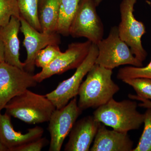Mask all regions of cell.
Wrapping results in <instances>:
<instances>
[{
    "label": "cell",
    "instance_id": "cell-5",
    "mask_svg": "<svg viewBox=\"0 0 151 151\" xmlns=\"http://www.w3.org/2000/svg\"><path fill=\"white\" fill-rule=\"evenodd\" d=\"M137 1V0H122L120 6L121 20L118 31L121 39L129 46L136 58L143 63L147 55L142 42L146 28L134 16V7Z\"/></svg>",
    "mask_w": 151,
    "mask_h": 151
},
{
    "label": "cell",
    "instance_id": "cell-9",
    "mask_svg": "<svg viewBox=\"0 0 151 151\" xmlns=\"http://www.w3.org/2000/svg\"><path fill=\"white\" fill-rule=\"evenodd\" d=\"M76 97L60 109H55L49 121L48 130L50 137L49 151L61 150L65 138L82 113Z\"/></svg>",
    "mask_w": 151,
    "mask_h": 151
},
{
    "label": "cell",
    "instance_id": "cell-13",
    "mask_svg": "<svg viewBox=\"0 0 151 151\" xmlns=\"http://www.w3.org/2000/svg\"><path fill=\"white\" fill-rule=\"evenodd\" d=\"M44 132L39 127L29 129L25 134L16 132L11 122V116L6 113H0V141L8 150L14 149L42 137Z\"/></svg>",
    "mask_w": 151,
    "mask_h": 151
},
{
    "label": "cell",
    "instance_id": "cell-23",
    "mask_svg": "<svg viewBox=\"0 0 151 151\" xmlns=\"http://www.w3.org/2000/svg\"><path fill=\"white\" fill-rule=\"evenodd\" d=\"M122 81L132 86L139 97L151 100V79L147 78H127Z\"/></svg>",
    "mask_w": 151,
    "mask_h": 151
},
{
    "label": "cell",
    "instance_id": "cell-15",
    "mask_svg": "<svg viewBox=\"0 0 151 151\" xmlns=\"http://www.w3.org/2000/svg\"><path fill=\"white\" fill-rule=\"evenodd\" d=\"M20 27V18L12 16L7 24L0 27V39L4 45L5 62L24 69V63L21 61L19 58L18 34Z\"/></svg>",
    "mask_w": 151,
    "mask_h": 151
},
{
    "label": "cell",
    "instance_id": "cell-11",
    "mask_svg": "<svg viewBox=\"0 0 151 151\" xmlns=\"http://www.w3.org/2000/svg\"><path fill=\"white\" fill-rule=\"evenodd\" d=\"M20 30L24 37L23 43L27 53V58L24 62V69L33 73L35 68L36 57L39 52L50 45H58L60 42V36L57 33L46 34L39 31L22 18H20Z\"/></svg>",
    "mask_w": 151,
    "mask_h": 151
},
{
    "label": "cell",
    "instance_id": "cell-24",
    "mask_svg": "<svg viewBox=\"0 0 151 151\" xmlns=\"http://www.w3.org/2000/svg\"><path fill=\"white\" fill-rule=\"evenodd\" d=\"M48 143L46 138L41 137L18 147L13 151H40Z\"/></svg>",
    "mask_w": 151,
    "mask_h": 151
},
{
    "label": "cell",
    "instance_id": "cell-12",
    "mask_svg": "<svg viewBox=\"0 0 151 151\" xmlns=\"http://www.w3.org/2000/svg\"><path fill=\"white\" fill-rule=\"evenodd\" d=\"M101 123L93 116L76 121L69 134L65 151H89Z\"/></svg>",
    "mask_w": 151,
    "mask_h": 151
},
{
    "label": "cell",
    "instance_id": "cell-1",
    "mask_svg": "<svg viewBox=\"0 0 151 151\" xmlns=\"http://www.w3.org/2000/svg\"><path fill=\"white\" fill-rule=\"evenodd\" d=\"M112 74L111 69L93 65L78 91V105L82 111L98 108L113 99L120 87L112 80Z\"/></svg>",
    "mask_w": 151,
    "mask_h": 151
},
{
    "label": "cell",
    "instance_id": "cell-18",
    "mask_svg": "<svg viewBox=\"0 0 151 151\" xmlns=\"http://www.w3.org/2000/svg\"><path fill=\"white\" fill-rule=\"evenodd\" d=\"M40 0H17L20 17L36 29L41 32L38 15Z\"/></svg>",
    "mask_w": 151,
    "mask_h": 151
},
{
    "label": "cell",
    "instance_id": "cell-10",
    "mask_svg": "<svg viewBox=\"0 0 151 151\" xmlns=\"http://www.w3.org/2000/svg\"><path fill=\"white\" fill-rule=\"evenodd\" d=\"M92 44L88 40L70 44L65 52H61L49 65L42 68L40 72L34 75L35 81L40 83L52 76L77 68L88 55Z\"/></svg>",
    "mask_w": 151,
    "mask_h": 151
},
{
    "label": "cell",
    "instance_id": "cell-3",
    "mask_svg": "<svg viewBox=\"0 0 151 151\" xmlns=\"http://www.w3.org/2000/svg\"><path fill=\"white\" fill-rule=\"evenodd\" d=\"M137 103L131 100L114 99L97 108L93 113L96 120L119 132L138 129L144 123V114L137 110Z\"/></svg>",
    "mask_w": 151,
    "mask_h": 151
},
{
    "label": "cell",
    "instance_id": "cell-4",
    "mask_svg": "<svg viewBox=\"0 0 151 151\" xmlns=\"http://www.w3.org/2000/svg\"><path fill=\"white\" fill-rule=\"evenodd\" d=\"M98 54L95 63L113 70L120 65L142 67L143 63L136 58L129 46L121 39L118 27L111 28L109 35L97 44Z\"/></svg>",
    "mask_w": 151,
    "mask_h": 151
},
{
    "label": "cell",
    "instance_id": "cell-17",
    "mask_svg": "<svg viewBox=\"0 0 151 151\" xmlns=\"http://www.w3.org/2000/svg\"><path fill=\"white\" fill-rule=\"evenodd\" d=\"M81 0H61L56 32L67 36L69 28Z\"/></svg>",
    "mask_w": 151,
    "mask_h": 151
},
{
    "label": "cell",
    "instance_id": "cell-21",
    "mask_svg": "<svg viewBox=\"0 0 151 151\" xmlns=\"http://www.w3.org/2000/svg\"><path fill=\"white\" fill-rule=\"evenodd\" d=\"M117 78L122 81L127 78H136L151 79V61L145 67L127 66L122 68L118 71Z\"/></svg>",
    "mask_w": 151,
    "mask_h": 151
},
{
    "label": "cell",
    "instance_id": "cell-2",
    "mask_svg": "<svg viewBox=\"0 0 151 151\" xmlns=\"http://www.w3.org/2000/svg\"><path fill=\"white\" fill-rule=\"evenodd\" d=\"M5 113L27 124L48 122L56 108L45 96L27 89L14 97L5 107Z\"/></svg>",
    "mask_w": 151,
    "mask_h": 151
},
{
    "label": "cell",
    "instance_id": "cell-25",
    "mask_svg": "<svg viewBox=\"0 0 151 151\" xmlns=\"http://www.w3.org/2000/svg\"><path fill=\"white\" fill-rule=\"evenodd\" d=\"M128 97L131 100H137L141 101L142 103H139L138 105L139 107L146 108H151V100L139 97L137 95H135V94H129Z\"/></svg>",
    "mask_w": 151,
    "mask_h": 151
},
{
    "label": "cell",
    "instance_id": "cell-28",
    "mask_svg": "<svg viewBox=\"0 0 151 151\" xmlns=\"http://www.w3.org/2000/svg\"><path fill=\"white\" fill-rule=\"evenodd\" d=\"M103 0H94V2H95V4H96V5L97 6L101 3V2L103 1Z\"/></svg>",
    "mask_w": 151,
    "mask_h": 151
},
{
    "label": "cell",
    "instance_id": "cell-6",
    "mask_svg": "<svg viewBox=\"0 0 151 151\" xmlns=\"http://www.w3.org/2000/svg\"><path fill=\"white\" fill-rule=\"evenodd\" d=\"M94 0H81L69 28L72 37L86 38L97 44L103 39L104 26Z\"/></svg>",
    "mask_w": 151,
    "mask_h": 151
},
{
    "label": "cell",
    "instance_id": "cell-16",
    "mask_svg": "<svg viewBox=\"0 0 151 151\" xmlns=\"http://www.w3.org/2000/svg\"><path fill=\"white\" fill-rule=\"evenodd\" d=\"M61 0H40L38 15L42 32H56Z\"/></svg>",
    "mask_w": 151,
    "mask_h": 151
},
{
    "label": "cell",
    "instance_id": "cell-14",
    "mask_svg": "<svg viewBox=\"0 0 151 151\" xmlns=\"http://www.w3.org/2000/svg\"><path fill=\"white\" fill-rule=\"evenodd\" d=\"M133 147L128 132L109 130L101 124L89 151H132Z\"/></svg>",
    "mask_w": 151,
    "mask_h": 151
},
{
    "label": "cell",
    "instance_id": "cell-7",
    "mask_svg": "<svg viewBox=\"0 0 151 151\" xmlns=\"http://www.w3.org/2000/svg\"><path fill=\"white\" fill-rule=\"evenodd\" d=\"M98 54L97 44L92 43L88 55L76 68L74 74L60 83L52 92L45 95L56 109H60L65 106L71 99L78 95L82 80L95 64Z\"/></svg>",
    "mask_w": 151,
    "mask_h": 151
},
{
    "label": "cell",
    "instance_id": "cell-20",
    "mask_svg": "<svg viewBox=\"0 0 151 151\" xmlns=\"http://www.w3.org/2000/svg\"><path fill=\"white\" fill-rule=\"evenodd\" d=\"M61 52L58 45H50L39 52L36 57L35 65L44 68L53 62Z\"/></svg>",
    "mask_w": 151,
    "mask_h": 151
},
{
    "label": "cell",
    "instance_id": "cell-27",
    "mask_svg": "<svg viewBox=\"0 0 151 151\" xmlns=\"http://www.w3.org/2000/svg\"><path fill=\"white\" fill-rule=\"evenodd\" d=\"M0 151H8V149L0 141Z\"/></svg>",
    "mask_w": 151,
    "mask_h": 151
},
{
    "label": "cell",
    "instance_id": "cell-26",
    "mask_svg": "<svg viewBox=\"0 0 151 151\" xmlns=\"http://www.w3.org/2000/svg\"><path fill=\"white\" fill-rule=\"evenodd\" d=\"M3 61H4V47L2 42L0 39V63Z\"/></svg>",
    "mask_w": 151,
    "mask_h": 151
},
{
    "label": "cell",
    "instance_id": "cell-22",
    "mask_svg": "<svg viewBox=\"0 0 151 151\" xmlns=\"http://www.w3.org/2000/svg\"><path fill=\"white\" fill-rule=\"evenodd\" d=\"M12 16L20 18L17 0H0V27L7 24Z\"/></svg>",
    "mask_w": 151,
    "mask_h": 151
},
{
    "label": "cell",
    "instance_id": "cell-8",
    "mask_svg": "<svg viewBox=\"0 0 151 151\" xmlns=\"http://www.w3.org/2000/svg\"><path fill=\"white\" fill-rule=\"evenodd\" d=\"M33 73L3 61L0 63V113L14 97L36 86Z\"/></svg>",
    "mask_w": 151,
    "mask_h": 151
},
{
    "label": "cell",
    "instance_id": "cell-19",
    "mask_svg": "<svg viewBox=\"0 0 151 151\" xmlns=\"http://www.w3.org/2000/svg\"><path fill=\"white\" fill-rule=\"evenodd\" d=\"M144 128L137 147L132 151H151V108L144 113Z\"/></svg>",
    "mask_w": 151,
    "mask_h": 151
}]
</instances>
